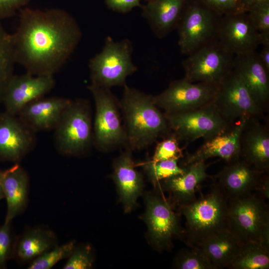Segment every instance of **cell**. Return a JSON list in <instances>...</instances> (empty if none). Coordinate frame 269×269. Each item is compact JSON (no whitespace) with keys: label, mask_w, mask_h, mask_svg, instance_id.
Returning <instances> with one entry per match:
<instances>
[{"label":"cell","mask_w":269,"mask_h":269,"mask_svg":"<svg viewBox=\"0 0 269 269\" xmlns=\"http://www.w3.org/2000/svg\"><path fill=\"white\" fill-rule=\"evenodd\" d=\"M12 36L15 62L26 73L53 76L74 52L81 31L64 10L25 7L20 11L18 26Z\"/></svg>","instance_id":"obj_1"},{"label":"cell","mask_w":269,"mask_h":269,"mask_svg":"<svg viewBox=\"0 0 269 269\" xmlns=\"http://www.w3.org/2000/svg\"><path fill=\"white\" fill-rule=\"evenodd\" d=\"M120 107L126 133L125 147L131 151L147 147L157 138L170 134L164 113L155 104L153 96L127 84Z\"/></svg>","instance_id":"obj_2"},{"label":"cell","mask_w":269,"mask_h":269,"mask_svg":"<svg viewBox=\"0 0 269 269\" xmlns=\"http://www.w3.org/2000/svg\"><path fill=\"white\" fill-rule=\"evenodd\" d=\"M228 199L216 185L208 194L179 207L186 220L188 244L196 247L210 234L228 228Z\"/></svg>","instance_id":"obj_3"},{"label":"cell","mask_w":269,"mask_h":269,"mask_svg":"<svg viewBox=\"0 0 269 269\" xmlns=\"http://www.w3.org/2000/svg\"><path fill=\"white\" fill-rule=\"evenodd\" d=\"M58 151L66 156H79L93 145L91 108L86 99L71 100L54 129Z\"/></svg>","instance_id":"obj_4"},{"label":"cell","mask_w":269,"mask_h":269,"mask_svg":"<svg viewBox=\"0 0 269 269\" xmlns=\"http://www.w3.org/2000/svg\"><path fill=\"white\" fill-rule=\"evenodd\" d=\"M259 194L228 199L227 225L244 243L255 241L269 250V212Z\"/></svg>","instance_id":"obj_5"},{"label":"cell","mask_w":269,"mask_h":269,"mask_svg":"<svg viewBox=\"0 0 269 269\" xmlns=\"http://www.w3.org/2000/svg\"><path fill=\"white\" fill-rule=\"evenodd\" d=\"M132 51L129 40L115 41L108 37L102 51L90 60L91 85L111 89L126 84L127 77L137 70L132 61Z\"/></svg>","instance_id":"obj_6"},{"label":"cell","mask_w":269,"mask_h":269,"mask_svg":"<svg viewBox=\"0 0 269 269\" xmlns=\"http://www.w3.org/2000/svg\"><path fill=\"white\" fill-rule=\"evenodd\" d=\"M88 88L95 105L93 123V145L103 152L125 146L126 136L119 101L111 89L91 84Z\"/></svg>","instance_id":"obj_7"},{"label":"cell","mask_w":269,"mask_h":269,"mask_svg":"<svg viewBox=\"0 0 269 269\" xmlns=\"http://www.w3.org/2000/svg\"><path fill=\"white\" fill-rule=\"evenodd\" d=\"M222 16L200 0H188L176 27L181 52L188 55L217 39Z\"/></svg>","instance_id":"obj_8"},{"label":"cell","mask_w":269,"mask_h":269,"mask_svg":"<svg viewBox=\"0 0 269 269\" xmlns=\"http://www.w3.org/2000/svg\"><path fill=\"white\" fill-rule=\"evenodd\" d=\"M170 134L178 140H205L224 133L233 125L228 123L212 103L192 110L164 114Z\"/></svg>","instance_id":"obj_9"},{"label":"cell","mask_w":269,"mask_h":269,"mask_svg":"<svg viewBox=\"0 0 269 269\" xmlns=\"http://www.w3.org/2000/svg\"><path fill=\"white\" fill-rule=\"evenodd\" d=\"M235 55L216 39L188 55L183 61L184 78L219 85L233 68Z\"/></svg>","instance_id":"obj_10"},{"label":"cell","mask_w":269,"mask_h":269,"mask_svg":"<svg viewBox=\"0 0 269 269\" xmlns=\"http://www.w3.org/2000/svg\"><path fill=\"white\" fill-rule=\"evenodd\" d=\"M212 103L232 125L243 119H259L264 113L234 68L219 84Z\"/></svg>","instance_id":"obj_11"},{"label":"cell","mask_w":269,"mask_h":269,"mask_svg":"<svg viewBox=\"0 0 269 269\" xmlns=\"http://www.w3.org/2000/svg\"><path fill=\"white\" fill-rule=\"evenodd\" d=\"M218 85L192 83L183 78L171 82L164 91L153 96V100L164 114L192 110L212 103Z\"/></svg>","instance_id":"obj_12"},{"label":"cell","mask_w":269,"mask_h":269,"mask_svg":"<svg viewBox=\"0 0 269 269\" xmlns=\"http://www.w3.org/2000/svg\"><path fill=\"white\" fill-rule=\"evenodd\" d=\"M145 199L146 208L143 220L147 224L151 244L160 251L170 249L173 238L181 234L175 213L161 196L149 194Z\"/></svg>","instance_id":"obj_13"},{"label":"cell","mask_w":269,"mask_h":269,"mask_svg":"<svg viewBox=\"0 0 269 269\" xmlns=\"http://www.w3.org/2000/svg\"><path fill=\"white\" fill-rule=\"evenodd\" d=\"M217 39L235 56L254 52L261 44L260 34L247 11L222 15Z\"/></svg>","instance_id":"obj_14"},{"label":"cell","mask_w":269,"mask_h":269,"mask_svg":"<svg viewBox=\"0 0 269 269\" xmlns=\"http://www.w3.org/2000/svg\"><path fill=\"white\" fill-rule=\"evenodd\" d=\"M55 84L53 76H36L28 73L13 75L7 84L2 98L5 112L17 116L26 105L49 92Z\"/></svg>","instance_id":"obj_15"},{"label":"cell","mask_w":269,"mask_h":269,"mask_svg":"<svg viewBox=\"0 0 269 269\" xmlns=\"http://www.w3.org/2000/svg\"><path fill=\"white\" fill-rule=\"evenodd\" d=\"M35 140V133L18 116L0 114V160L18 162L33 148Z\"/></svg>","instance_id":"obj_16"},{"label":"cell","mask_w":269,"mask_h":269,"mask_svg":"<svg viewBox=\"0 0 269 269\" xmlns=\"http://www.w3.org/2000/svg\"><path fill=\"white\" fill-rule=\"evenodd\" d=\"M265 173L240 157L227 163L215 185L228 199L239 197L257 191Z\"/></svg>","instance_id":"obj_17"},{"label":"cell","mask_w":269,"mask_h":269,"mask_svg":"<svg viewBox=\"0 0 269 269\" xmlns=\"http://www.w3.org/2000/svg\"><path fill=\"white\" fill-rule=\"evenodd\" d=\"M233 68L240 76L253 100L264 112L269 100V73L255 51L235 55Z\"/></svg>","instance_id":"obj_18"},{"label":"cell","mask_w":269,"mask_h":269,"mask_svg":"<svg viewBox=\"0 0 269 269\" xmlns=\"http://www.w3.org/2000/svg\"><path fill=\"white\" fill-rule=\"evenodd\" d=\"M249 119H241L227 132L206 140L195 152L188 155L184 166L214 157H218L227 163L240 158V137Z\"/></svg>","instance_id":"obj_19"},{"label":"cell","mask_w":269,"mask_h":269,"mask_svg":"<svg viewBox=\"0 0 269 269\" xmlns=\"http://www.w3.org/2000/svg\"><path fill=\"white\" fill-rule=\"evenodd\" d=\"M240 157L260 171L267 173L269 169V132L259 119H249L241 135Z\"/></svg>","instance_id":"obj_20"},{"label":"cell","mask_w":269,"mask_h":269,"mask_svg":"<svg viewBox=\"0 0 269 269\" xmlns=\"http://www.w3.org/2000/svg\"><path fill=\"white\" fill-rule=\"evenodd\" d=\"M71 100L42 97L26 105L17 116L35 133L54 130Z\"/></svg>","instance_id":"obj_21"},{"label":"cell","mask_w":269,"mask_h":269,"mask_svg":"<svg viewBox=\"0 0 269 269\" xmlns=\"http://www.w3.org/2000/svg\"><path fill=\"white\" fill-rule=\"evenodd\" d=\"M132 151L127 149L113 162L112 177L126 212L136 204L142 188V177L135 168Z\"/></svg>","instance_id":"obj_22"},{"label":"cell","mask_w":269,"mask_h":269,"mask_svg":"<svg viewBox=\"0 0 269 269\" xmlns=\"http://www.w3.org/2000/svg\"><path fill=\"white\" fill-rule=\"evenodd\" d=\"M243 243L230 229L225 228L210 234L196 247L203 253L214 269H217L229 268Z\"/></svg>","instance_id":"obj_23"},{"label":"cell","mask_w":269,"mask_h":269,"mask_svg":"<svg viewBox=\"0 0 269 269\" xmlns=\"http://www.w3.org/2000/svg\"><path fill=\"white\" fill-rule=\"evenodd\" d=\"M0 183L7 203L4 222H11L22 213L27 203L29 178L25 169L18 163L2 170Z\"/></svg>","instance_id":"obj_24"},{"label":"cell","mask_w":269,"mask_h":269,"mask_svg":"<svg viewBox=\"0 0 269 269\" xmlns=\"http://www.w3.org/2000/svg\"><path fill=\"white\" fill-rule=\"evenodd\" d=\"M188 0H153L142 5V15L161 38L177 27Z\"/></svg>","instance_id":"obj_25"},{"label":"cell","mask_w":269,"mask_h":269,"mask_svg":"<svg viewBox=\"0 0 269 269\" xmlns=\"http://www.w3.org/2000/svg\"><path fill=\"white\" fill-rule=\"evenodd\" d=\"M186 166L183 173L163 180V188L173 203L179 207L196 198V188L208 176L205 161L196 162Z\"/></svg>","instance_id":"obj_26"},{"label":"cell","mask_w":269,"mask_h":269,"mask_svg":"<svg viewBox=\"0 0 269 269\" xmlns=\"http://www.w3.org/2000/svg\"><path fill=\"white\" fill-rule=\"evenodd\" d=\"M57 245L54 232L42 226L33 227L15 239L13 257L22 263H30Z\"/></svg>","instance_id":"obj_27"},{"label":"cell","mask_w":269,"mask_h":269,"mask_svg":"<svg viewBox=\"0 0 269 269\" xmlns=\"http://www.w3.org/2000/svg\"><path fill=\"white\" fill-rule=\"evenodd\" d=\"M229 268L268 269L269 268V250L257 242H245L238 255L231 264Z\"/></svg>","instance_id":"obj_28"},{"label":"cell","mask_w":269,"mask_h":269,"mask_svg":"<svg viewBox=\"0 0 269 269\" xmlns=\"http://www.w3.org/2000/svg\"><path fill=\"white\" fill-rule=\"evenodd\" d=\"M14 63L12 34L8 33L0 23V103L7 84L13 76Z\"/></svg>","instance_id":"obj_29"},{"label":"cell","mask_w":269,"mask_h":269,"mask_svg":"<svg viewBox=\"0 0 269 269\" xmlns=\"http://www.w3.org/2000/svg\"><path fill=\"white\" fill-rule=\"evenodd\" d=\"M179 159L147 161L144 165L145 171L153 183L183 173L186 166L180 167L178 164Z\"/></svg>","instance_id":"obj_30"},{"label":"cell","mask_w":269,"mask_h":269,"mask_svg":"<svg viewBox=\"0 0 269 269\" xmlns=\"http://www.w3.org/2000/svg\"><path fill=\"white\" fill-rule=\"evenodd\" d=\"M74 247L75 243L72 241L57 245L30 262L27 269H50L60 261L67 259Z\"/></svg>","instance_id":"obj_31"},{"label":"cell","mask_w":269,"mask_h":269,"mask_svg":"<svg viewBox=\"0 0 269 269\" xmlns=\"http://www.w3.org/2000/svg\"><path fill=\"white\" fill-rule=\"evenodd\" d=\"M174 266L179 269H214L200 250L194 247L181 250L175 259Z\"/></svg>","instance_id":"obj_32"},{"label":"cell","mask_w":269,"mask_h":269,"mask_svg":"<svg viewBox=\"0 0 269 269\" xmlns=\"http://www.w3.org/2000/svg\"><path fill=\"white\" fill-rule=\"evenodd\" d=\"M247 12L260 34L261 44L269 45V0L254 5Z\"/></svg>","instance_id":"obj_33"},{"label":"cell","mask_w":269,"mask_h":269,"mask_svg":"<svg viewBox=\"0 0 269 269\" xmlns=\"http://www.w3.org/2000/svg\"><path fill=\"white\" fill-rule=\"evenodd\" d=\"M178 139L173 135L169 134L163 140L157 143L152 160L162 161L170 159H179L182 156Z\"/></svg>","instance_id":"obj_34"},{"label":"cell","mask_w":269,"mask_h":269,"mask_svg":"<svg viewBox=\"0 0 269 269\" xmlns=\"http://www.w3.org/2000/svg\"><path fill=\"white\" fill-rule=\"evenodd\" d=\"M67 259L63 269H89L93 267V256L91 248L89 245L74 247Z\"/></svg>","instance_id":"obj_35"},{"label":"cell","mask_w":269,"mask_h":269,"mask_svg":"<svg viewBox=\"0 0 269 269\" xmlns=\"http://www.w3.org/2000/svg\"><path fill=\"white\" fill-rule=\"evenodd\" d=\"M15 242L11 222H4L0 226V269L5 267L7 261L13 257Z\"/></svg>","instance_id":"obj_36"},{"label":"cell","mask_w":269,"mask_h":269,"mask_svg":"<svg viewBox=\"0 0 269 269\" xmlns=\"http://www.w3.org/2000/svg\"><path fill=\"white\" fill-rule=\"evenodd\" d=\"M221 15L244 11L241 0H200Z\"/></svg>","instance_id":"obj_37"},{"label":"cell","mask_w":269,"mask_h":269,"mask_svg":"<svg viewBox=\"0 0 269 269\" xmlns=\"http://www.w3.org/2000/svg\"><path fill=\"white\" fill-rule=\"evenodd\" d=\"M142 0H105L107 7L118 12L125 13L135 7H141Z\"/></svg>","instance_id":"obj_38"},{"label":"cell","mask_w":269,"mask_h":269,"mask_svg":"<svg viewBox=\"0 0 269 269\" xmlns=\"http://www.w3.org/2000/svg\"><path fill=\"white\" fill-rule=\"evenodd\" d=\"M29 0H0V18L13 15Z\"/></svg>","instance_id":"obj_39"},{"label":"cell","mask_w":269,"mask_h":269,"mask_svg":"<svg viewBox=\"0 0 269 269\" xmlns=\"http://www.w3.org/2000/svg\"><path fill=\"white\" fill-rule=\"evenodd\" d=\"M257 191L264 199H269V179L265 175Z\"/></svg>","instance_id":"obj_40"},{"label":"cell","mask_w":269,"mask_h":269,"mask_svg":"<svg viewBox=\"0 0 269 269\" xmlns=\"http://www.w3.org/2000/svg\"><path fill=\"white\" fill-rule=\"evenodd\" d=\"M258 56L262 64L269 73V45H264Z\"/></svg>","instance_id":"obj_41"},{"label":"cell","mask_w":269,"mask_h":269,"mask_svg":"<svg viewBox=\"0 0 269 269\" xmlns=\"http://www.w3.org/2000/svg\"><path fill=\"white\" fill-rule=\"evenodd\" d=\"M266 0H241V1L244 11L247 12L254 5Z\"/></svg>","instance_id":"obj_42"},{"label":"cell","mask_w":269,"mask_h":269,"mask_svg":"<svg viewBox=\"0 0 269 269\" xmlns=\"http://www.w3.org/2000/svg\"><path fill=\"white\" fill-rule=\"evenodd\" d=\"M2 170H0V200L2 199V198H4V193L1 187V183H0V179H1V176L2 174Z\"/></svg>","instance_id":"obj_43"},{"label":"cell","mask_w":269,"mask_h":269,"mask_svg":"<svg viewBox=\"0 0 269 269\" xmlns=\"http://www.w3.org/2000/svg\"><path fill=\"white\" fill-rule=\"evenodd\" d=\"M144 0L146 1V2H149V1H150L153 0Z\"/></svg>","instance_id":"obj_44"}]
</instances>
